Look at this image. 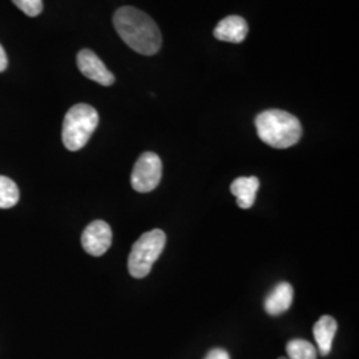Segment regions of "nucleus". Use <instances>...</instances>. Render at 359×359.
I'll list each match as a JSON object with an SVG mask.
<instances>
[{"instance_id":"obj_3","label":"nucleus","mask_w":359,"mask_h":359,"mask_svg":"<svg viewBox=\"0 0 359 359\" xmlns=\"http://www.w3.org/2000/svg\"><path fill=\"white\" fill-rule=\"evenodd\" d=\"M99 126V114L88 104L74 105L65 117L62 139L71 152L80 151L90 142L92 133Z\"/></svg>"},{"instance_id":"obj_9","label":"nucleus","mask_w":359,"mask_h":359,"mask_svg":"<svg viewBox=\"0 0 359 359\" xmlns=\"http://www.w3.org/2000/svg\"><path fill=\"white\" fill-rule=\"evenodd\" d=\"M293 286L289 283H280L265 299V310L269 316H280L287 311L293 304Z\"/></svg>"},{"instance_id":"obj_15","label":"nucleus","mask_w":359,"mask_h":359,"mask_svg":"<svg viewBox=\"0 0 359 359\" xmlns=\"http://www.w3.org/2000/svg\"><path fill=\"white\" fill-rule=\"evenodd\" d=\"M205 359H231V357L224 348H213L208 353Z\"/></svg>"},{"instance_id":"obj_12","label":"nucleus","mask_w":359,"mask_h":359,"mask_svg":"<svg viewBox=\"0 0 359 359\" xmlns=\"http://www.w3.org/2000/svg\"><path fill=\"white\" fill-rule=\"evenodd\" d=\"M19 197V188L13 180L0 176V209H8L16 205Z\"/></svg>"},{"instance_id":"obj_17","label":"nucleus","mask_w":359,"mask_h":359,"mask_svg":"<svg viewBox=\"0 0 359 359\" xmlns=\"http://www.w3.org/2000/svg\"><path fill=\"white\" fill-rule=\"evenodd\" d=\"M278 359H289V358H286V357H280V358Z\"/></svg>"},{"instance_id":"obj_1","label":"nucleus","mask_w":359,"mask_h":359,"mask_svg":"<svg viewBox=\"0 0 359 359\" xmlns=\"http://www.w3.org/2000/svg\"><path fill=\"white\" fill-rule=\"evenodd\" d=\"M114 26L133 51L151 56L161 48L163 38L158 27L152 18L135 7L118 8L114 16Z\"/></svg>"},{"instance_id":"obj_4","label":"nucleus","mask_w":359,"mask_h":359,"mask_svg":"<svg viewBox=\"0 0 359 359\" xmlns=\"http://www.w3.org/2000/svg\"><path fill=\"white\" fill-rule=\"evenodd\" d=\"M167 236L161 229L144 233L135 243L128 258L129 274L133 278H144L149 274L156 259L163 253Z\"/></svg>"},{"instance_id":"obj_2","label":"nucleus","mask_w":359,"mask_h":359,"mask_svg":"<svg viewBox=\"0 0 359 359\" xmlns=\"http://www.w3.org/2000/svg\"><path fill=\"white\" fill-rule=\"evenodd\" d=\"M258 137L276 149H286L301 140L302 126L295 116L281 109H269L256 117Z\"/></svg>"},{"instance_id":"obj_5","label":"nucleus","mask_w":359,"mask_h":359,"mask_svg":"<svg viewBox=\"0 0 359 359\" xmlns=\"http://www.w3.org/2000/svg\"><path fill=\"white\" fill-rule=\"evenodd\" d=\"M163 176V163L154 152L142 154L136 161L130 176L132 187L136 192H152L157 188Z\"/></svg>"},{"instance_id":"obj_11","label":"nucleus","mask_w":359,"mask_h":359,"mask_svg":"<svg viewBox=\"0 0 359 359\" xmlns=\"http://www.w3.org/2000/svg\"><path fill=\"white\" fill-rule=\"evenodd\" d=\"M337 329H338L337 321L330 316H323L314 325L313 334H314L318 350L323 357H326L332 351Z\"/></svg>"},{"instance_id":"obj_7","label":"nucleus","mask_w":359,"mask_h":359,"mask_svg":"<svg viewBox=\"0 0 359 359\" xmlns=\"http://www.w3.org/2000/svg\"><path fill=\"white\" fill-rule=\"evenodd\" d=\"M77 67L80 72L97 84L109 87L115 83L114 74L105 67L99 56L90 50H81L77 53Z\"/></svg>"},{"instance_id":"obj_6","label":"nucleus","mask_w":359,"mask_h":359,"mask_svg":"<svg viewBox=\"0 0 359 359\" xmlns=\"http://www.w3.org/2000/svg\"><path fill=\"white\" fill-rule=\"evenodd\" d=\"M112 244L111 226L102 219H96L83 231L81 245L83 249L93 257L103 256Z\"/></svg>"},{"instance_id":"obj_14","label":"nucleus","mask_w":359,"mask_h":359,"mask_svg":"<svg viewBox=\"0 0 359 359\" xmlns=\"http://www.w3.org/2000/svg\"><path fill=\"white\" fill-rule=\"evenodd\" d=\"M13 4L28 16H38L43 11V0H13Z\"/></svg>"},{"instance_id":"obj_8","label":"nucleus","mask_w":359,"mask_h":359,"mask_svg":"<svg viewBox=\"0 0 359 359\" xmlns=\"http://www.w3.org/2000/svg\"><path fill=\"white\" fill-rule=\"evenodd\" d=\"M248 32H249V27L244 18L231 15V16H226L218 23L213 31V35L221 41L243 43L245 38L248 36Z\"/></svg>"},{"instance_id":"obj_13","label":"nucleus","mask_w":359,"mask_h":359,"mask_svg":"<svg viewBox=\"0 0 359 359\" xmlns=\"http://www.w3.org/2000/svg\"><path fill=\"white\" fill-rule=\"evenodd\" d=\"M286 351L289 359H317V348L305 339H292Z\"/></svg>"},{"instance_id":"obj_10","label":"nucleus","mask_w":359,"mask_h":359,"mask_svg":"<svg viewBox=\"0 0 359 359\" xmlns=\"http://www.w3.org/2000/svg\"><path fill=\"white\" fill-rule=\"evenodd\" d=\"M258 188H259V180L255 176L238 177L231 182V192L237 198V205L243 209H249L256 201Z\"/></svg>"},{"instance_id":"obj_16","label":"nucleus","mask_w":359,"mask_h":359,"mask_svg":"<svg viewBox=\"0 0 359 359\" xmlns=\"http://www.w3.org/2000/svg\"><path fill=\"white\" fill-rule=\"evenodd\" d=\"M7 67H8V59H7V55H6L3 46L0 44V72L6 71Z\"/></svg>"}]
</instances>
